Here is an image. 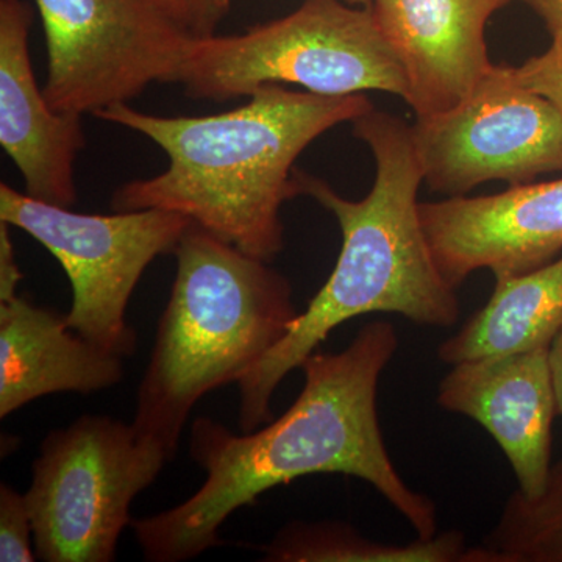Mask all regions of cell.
Listing matches in <instances>:
<instances>
[{"label":"cell","instance_id":"obj_21","mask_svg":"<svg viewBox=\"0 0 562 562\" xmlns=\"http://www.w3.org/2000/svg\"><path fill=\"white\" fill-rule=\"evenodd\" d=\"M10 227L7 222L0 221V302L16 297L20 294L18 288L24 279L14 255Z\"/></svg>","mask_w":562,"mask_h":562},{"label":"cell","instance_id":"obj_24","mask_svg":"<svg viewBox=\"0 0 562 562\" xmlns=\"http://www.w3.org/2000/svg\"><path fill=\"white\" fill-rule=\"evenodd\" d=\"M344 2L355 7H369L371 5L372 0H344Z\"/></svg>","mask_w":562,"mask_h":562},{"label":"cell","instance_id":"obj_25","mask_svg":"<svg viewBox=\"0 0 562 562\" xmlns=\"http://www.w3.org/2000/svg\"><path fill=\"white\" fill-rule=\"evenodd\" d=\"M217 2H220L222 10H224L225 13H227V10L231 9L232 0H217Z\"/></svg>","mask_w":562,"mask_h":562},{"label":"cell","instance_id":"obj_2","mask_svg":"<svg viewBox=\"0 0 562 562\" xmlns=\"http://www.w3.org/2000/svg\"><path fill=\"white\" fill-rule=\"evenodd\" d=\"M373 110L364 94L321 95L265 85L238 109L209 116H155L117 103L94 114L154 140L160 176L114 192V211L165 210L236 249L271 262L283 250L281 206L301 194L295 161L342 122Z\"/></svg>","mask_w":562,"mask_h":562},{"label":"cell","instance_id":"obj_18","mask_svg":"<svg viewBox=\"0 0 562 562\" xmlns=\"http://www.w3.org/2000/svg\"><path fill=\"white\" fill-rule=\"evenodd\" d=\"M33 524L27 497L3 483L0 486V561L33 562Z\"/></svg>","mask_w":562,"mask_h":562},{"label":"cell","instance_id":"obj_4","mask_svg":"<svg viewBox=\"0 0 562 562\" xmlns=\"http://www.w3.org/2000/svg\"><path fill=\"white\" fill-rule=\"evenodd\" d=\"M177 276L136 398L139 439L169 458L195 403L238 383L299 316L292 288L269 266L195 224L173 251Z\"/></svg>","mask_w":562,"mask_h":562},{"label":"cell","instance_id":"obj_3","mask_svg":"<svg viewBox=\"0 0 562 562\" xmlns=\"http://www.w3.org/2000/svg\"><path fill=\"white\" fill-rule=\"evenodd\" d=\"M375 158L371 192L349 201L327 181L295 171L299 192L330 211L342 233L338 262L286 335L238 382L239 430L272 420L273 394L288 373L319 350L339 325L371 313L401 314L414 324L452 327L461 316L457 290L435 258L420 221L424 171L413 127L375 109L351 122Z\"/></svg>","mask_w":562,"mask_h":562},{"label":"cell","instance_id":"obj_13","mask_svg":"<svg viewBox=\"0 0 562 562\" xmlns=\"http://www.w3.org/2000/svg\"><path fill=\"white\" fill-rule=\"evenodd\" d=\"M32 18L24 0H0V144L25 194L69 209L77 201L74 165L85 146L83 124L52 109L40 90L29 49Z\"/></svg>","mask_w":562,"mask_h":562},{"label":"cell","instance_id":"obj_15","mask_svg":"<svg viewBox=\"0 0 562 562\" xmlns=\"http://www.w3.org/2000/svg\"><path fill=\"white\" fill-rule=\"evenodd\" d=\"M562 327V257L495 280L490 302L441 344L447 364L550 347Z\"/></svg>","mask_w":562,"mask_h":562},{"label":"cell","instance_id":"obj_26","mask_svg":"<svg viewBox=\"0 0 562 562\" xmlns=\"http://www.w3.org/2000/svg\"><path fill=\"white\" fill-rule=\"evenodd\" d=\"M522 2L528 3V5L535 9V7L538 5L539 0H522Z\"/></svg>","mask_w":562,"mask_h":562},{"label":"cell","instance_id":"obj_16","mask_svg":"<svg viewBox=\"0 0 562 562\" xmlns=\"http://www.w3.org/2000/svg\"><path fill=\"white\" fill-rule=\"evenodd\" d=\"M261 552L271 562H490L483 546H465L461 531L409 543H382L362 538L341 522H292Z\"/></svg>","mask_w":562,"mask_h":562},{"label":"cell","instance_id":"obj_5","mask_svg":"<svg viewBox=\"0 0 562 562\" xmlns=\"http://www.w3.org/2000/svg\"><path fill=\"white\" fill-rule=\"evenodd\" d=\"M177 83L194 99L249 98L291 83L321 95L408 94L405 72L371 7L305 0L280 20L239 35L194 36Z\"/></svg>","mask_w":562,"mask_h":562},{"label":"cell","instance_id":"obj_11","mask_svg":"<svg viewBox=\"0 0 562 562\" xmlns=\"http://www.w3.org/2000/svg\"><path fill=\"white\" fill-rule=\"evenodd\" d=\"M513 0H372L384 38L405 72L416 120L464 102L492 72L486 25Z\"/></svg>","mask_w":562,"mask_h":562},{"label":"cell","instance_id":"obj_10","mask_svg":"<svg viewBox=\"0 0 562 562\" xmlns=\"http://www.w3.org/2000/svg\"><path fill=\"white\" fill-rule=\"evenodd\" d=\"M419 211L432 258L454 290L482 269L495 280L520 276L562 251V179L425 202Z\"/></svg>","mask_w":562,"mask_h":562},{"label":"cell","instance_id":"obj_12","mask_svg":"<svg viewBox=\"0 0 562 562\" xmlns=\"http://www.w3.org/2000/svg\"><path fill=\"white\" fill-rule=\"evenodd\" d=\"M438 405L479 422L505 453L524 497H539L552 471L557 402L549 347L458 362L438 392Z\"/></svg>","mask_w":562,"mask_h":562},{"label":"cell","instance_id":"obj_22","mask_svg":"<svg viewBox=\"0 0 562 562\" xmlns=\"http://www.w3.org/2000/svg\"><path fill=\"white\" fill-rule=\"evenodd\" d=\"M535 10L541 14L552 36V46L549 49L562 52V0H539Z\"/></svg>","mask_w":562,"mask_h":562},{"label":"cell","instance_id":"obj_19","mask_svg":"<svg viewBox=\"0 0 562 562\" xmlns=\"http://www.w3.org/2000/svg\"><path fill=\"white\" fill-rule=\"evenodd\" d=\"M513 74L522 87L542 95L562 116V52L549 49L536 55L520 66H513Z\"/></svg>","mask_w":562,"mask_h":562},{"label":"cell","instance_id":"obj_14","mask_svg":"<svg viewBox=\"0 0 562 562\" xmlns=\"http://www.w3.org/2000/svg\"><path fill=\"white\" fill-rule=\"evenodd\" d=\"M124 380V358L87 341L61 313L18 294L0 302V417L46 395H90Z\"/></svg>","mask_w":562,"mask_h":562},{"label":"cell","instance_id":"obj_23","mask_svg":"<svg viewBox=\"0 0 562 562\" xmlns=\"http://www.w3.org/2000/svg\"><path fill=\"white\" fill-rule=\"evenodd\" d=\"M549 362L557 412L562 416V327L557 333V336H554L552 344H550Z\"/></svg>","mask_w":562,"mask_h":562},{"label":"cell","instance_id":"obj_6","mask_svg":"<svg viewBox=\"0 0 562 562\" xmlns=\"http://www.w3.org/2000/svg\"><path fill=\"white\" fill-rule=\"evenodd\" d=\"M169 454L133 425L85 414L41 442L27 497L36 558L111 562L131 527L132 503L158 479Z\"/></svg>","mask_w":562,"mask_h":562},{"label":"cell","instance_id":"obj_17","mask_svg":"<svg viewBox=\"0 0 562 562\" xmlns=\"http://www.w3.org/2000/svg\"><path fill=\"white\" fill-rule=\"evenodd\" d=\"M483 547L490 562H562V461L539 497L514 492Z\"/></svg>","mask_w":562,"mask_h":562},{"label":"cell","instance_id":"obj_1","mask_svg":"<svg viewBox=\"0 0 562 562\" xmlns=\"http://www.w3.org/2000/svg\"><path fill=\"white\" fill-rule=\"evenodd\" d=\"M397 347L391 322H369L347 349L316 350L303 361L301 394L265 428L235 435L211 417L192 422L190 454L205 471V482L180 505L132 519L144 560L198 558L220 546L221 527L233 513L314 473H342L372 484L417 538H435V503L412 490L395 469L376 414L380 376Z\"/></svg>","mask_w":562,"mask_h":562},{"label":"cell","instance_id":"obj_8","mask_svg":"<svg viewBox=\"0 0 562 562\" xmlns=\"http://www.w3.org/2000/svg\"><path fill=\"white\" fill-rule=\"evenodd\" d=\"M46 35L44 95L58 113L127 103L151 83H177L194 35L160 0H35Z\"/></svg>","mask_w":562,"mask_h":562},{"label":"cell","instance_id":"obj_9","mask_svg":"<svg viewBox=\"0 0 562 562\" xmlns=\"http://www.w3.org/2000/svg\"><path fill=\"white\" fill-rule=\"evenodd\" d=\"M412 127L425 183L449 198L562 171V116L516 80L513 66H494L460 105Z\"/></svg>","mask_w":562,"mask_h":562},{"label":"cell","instance_id":"obj_7","mask_svg":"<svg viewBox=\"0 0 562 562\" xmlns=\"http://www.w3.org/2000/svg\"><path fill=\"white\" fill-rule=\"evenodd\" d=\"M0 221L21 228L54 255L68 276L72 330L99 349L131 358L136 333L128 302L155 258L173 254L191 220L165 210L74 213L0 184Z\"/></svg>","mask_w":562,"mask_h":562},{"label":"cell","instance_id":"obj_20","mask_svg":"<svg viewBox=\"0 0 562 562\" xmlns=\"http://www.w3.org/2000/svg\"><path fill=\"white\" fill-rule=\"evenodd\" d=\"M160 2L194 36L214 35L225 14L217 0H160Z\"/></svg>","mask_w":562,"mask_h":562}]
</instances>
